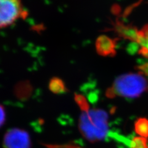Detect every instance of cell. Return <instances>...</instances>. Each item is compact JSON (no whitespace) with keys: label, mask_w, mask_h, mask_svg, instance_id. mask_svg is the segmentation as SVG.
<instances>
[{"label":"cell","mask_w":148,"mask_h":148,"mask_svg":"<svg viewBox=\"0 0 148 148\" xmlns=\"http://www.w3.org/2000/svg\"><path fill=\"white\" fill-rule=\"evenodd\" d=\"M4 148H31L29 134L19 128L9 129L3 140Z\"/></svg>","instance_id":"5b68a950"},{"label":"cell","mask_w":148,"mask_h":148,"mask_svg":"<svg viewBox=\"0 0 148 148\" xmlns=\"http://www.w3.org/2000/svg\"><path fill=\"white\" fill-rule=\"evenodd\" d=\"M120 31L126 38L131 40L140 46L139 53L148 58V25H146L140 30L133 28L122 26Z\"/></svg>","instance_id":"277c9868"},{"label":"cell","mask_w":148,"mask_h":148,"mask_svg":"<svg viewBox=\"0 0 148 148\" xmlns=\"http://www.w3.org/2000/svg\"><path fill=\"white\" fill-rule=\"evenodd\" d=\"M130 148H148V140L147 138L135 136L130 141Z\"/></svg>","instance_id":"9c48e42d"},{"label":"cell","mask_w":148,"mask_h":148,"mask_svg":"<svg viewBox=\"0 0 148 148\" xmlns=\"http://www.w3.org/2000/svg\"><path fill=\"white\" fill-rule=\"evenodd\" d=\"M27 16L21 0H0V29Z\"/></svg>","instance_id":"3957f363"},{"label":"cell","mask_w":148,"mask_h":148,"mask_svg":"<svg viewBox=\"0 0 148 148\" xmlns=\"http://www.w3.org/2000/svg\"><path fill=\"white\" fill-rule=\"evenodd\" d=\"M6 120V112L3 106L0 104V128H1Z\"/></svg>","instance_id":"30bf717a"},{"label":"cell","mask_w":148,"mask_h":148,"mask_svg":"<svg viewBox=\"0 0 148 148\" xmlns=\"http://www.w3.org/2000/svg\"><path fill=\"white\" fill-rule=\"evenodd\" d=\"M135 131L141 137L148 138V119L140 118L135 123Z\"/></svg>","instance_id":"52a82bcc"},{"label":"cell","mask_w":148,"mask_h":148,"mask_svg":"<svg viewBox=\"0 0 148 148\" xmlns=\"http://www.w3.org/2000/svg\"><path fill=\"white\" fill-rule=\"evenodd\" d=\"M75 101L82 109L78 126L83 136L92 143L104 140L109 133L108 113L101 109H90L81 95H75Z\"/></svg>","instance_id":"6da1fadb"},{"label":"cell","mask_w":148,"mask_h":148,"mask_svg":"<svg viewBox=\"0 0 148 148\" xmlns=\"http://www.w3.org/2000/svg\"><path fill=\"white\" fill-rule=\"evenodd\" d=\"M96 47L99 54L108 56L114 54V41L106 36L99 37V38L96 41Z\"/></svg>","instance_id":"8992f818"},{"label":"cell","mask_w":148,"mask_h":148,"mask_svg":"<svg viewBox=\"0 0 148 148\" xmlns=\"http://www.w3.org/2000/svg\"><path fill=\"white\" fill-rule=\"evenodd\" d=\"M148 91V64L138 67L136 72L119 76L106 91L109 98L135 99Z\"/></svg>","instance_id":"7a4b0ae2"},{"label":"cell","mask_w":148,"mask_h":148,"mask_svg":"<svg viewBox=\"0 0 148 148\" xmlns=\"http://www.w3.org/2000/svg\"><path fill=\"white\" fill-rule=\"evenodd\" d=\"M49 89L54 93H63L67 88L64 82L58 78H54L49 82Z\"/></svg>","instance_id":"ba28073f"}]
</instances>
